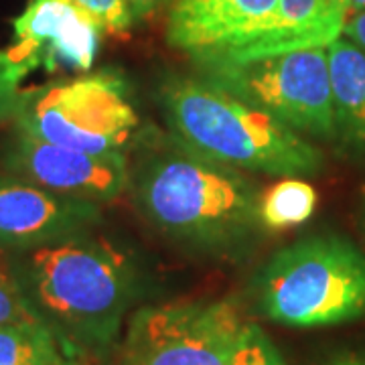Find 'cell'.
Segmentation results:
<instances>
[{
  "label": "cell",
  "mask_w": 365,
  "mask_h": 365,
  "mask_svg": "<svg viewBox=\"0 0 365 365\" xmlns=\"http://www.w3.org/2000/svg\"><path fill=\"white\" fill-rule=\"evenodd\" d=\"M343 37L355 43L359 49L365 51V11L349 14L345 29H343Z\"/></svg>",
  "instance_id": "44dd1931"
},
{
  "label": "cell",
  "mask_w": 365,
  "mask_h": 365,
  "mask_svg": "<svg viewBox=\"0 0 365 365\" xmlns=\"http://www.w3.org/2000/svg\"><path fill=\"white\" fill-rule=\"evenodd\" d=\"M128 185L148 223L185 248L230 254L264 227L256 185L175 136L140 157Z\"/></svg>",
  "instance_id": "6da1fadb"
},
{
  "label": "cell",
  "mask_w": 365,
  "mask_h": 365,
  "mask_svg": "<svg viewBox=\"0 0 365 365\" xmlns=\"http://www.w3.org/2000/svg\"><path fill=\"white\" fill-rule=\"evenodd\" d=\"M278 0H170L167 39L197 63L242 51L270 29Z\"/></svg>",
  "instance_id": "30bf717a"
},
{
  "label": "cell",
  "mask_w": 365,
  "mask_h": 365,
  "mask_svg": "<svg viewBox=\"0 0 365 365\" xmlns=\"http://www.w3.org/2000/svg\"><path fill=\"white\" fill-rule=\"evenodd\" d=\"M232 365H287L270 337L254 323H246Z\"/></svg>",
  "instance_id": "ac0fdd59"
},
{
  "label": "cell",
  "mask_w": 365,
  "mask_h": 365,
  "mask_svg": "<svg viewBox=\"0 0 365 365\" xmlns=\"http://www.w3.org/2000/svg\"><path fill=\"white\" fill-rule=\"evenodd\" d=\"M11 120L14 130L37 140L96 155L122 153L140 122L124 79L112 71L21 91Z\"/></svg>",
  "instance_id": "5b68a950"
},
{
  "label": "cell",
  "mask_w": 365,
  "mask_h": 365,
  "mask_svg": "<svg viewBox=\"0 0 365 365\" xmlns=\"http://www.w3.org/2000/svg\"><path fill=\"white\" fill-rule=\"evenodd\" d=\"M61 353L45 323L0 325V365H47Z\"/></svg>",
  "instance_id": "9a60e30c"
},
{
  "label": "cell",
  "mask_w": 365,
  "mask_h": 365,
  "mask_svg": "<svg viewBox=\"0 0 365 365\" xmlns=\"http://www.w3.org/2000/svg\"><path fill=\"white\" fill-rule=\"evenodd\" d=\"M337 138L365 150V51L341 37L327 47Z\"/></svg>",
  "instance_id": "4fadbf2b"
},
{
  "label": "cell",
  "mask_w": 365,
  "mask_h": 365,
  "mask_svg": "<svg viewBox=\"0 0 365 365\" xmlns=\"http://www.w3.org/2000/svg\"><path fill=\"white\" fill-rule=\"evenodd\" d=\"M364 225H365V191H364Z\"/></svg>",
  "instance_id": "d4e9b609"
},
{
  "label": "cell",
  "mask_w": 365,
  "mask_h": 365,
  "mask_svg": "<svg viewBox=\"0 0 365 365\" xmlns=\"http://www.w3.org/2000/svg\"><path fill=\"white\" fill-rule=\"evenodd\" d=\"M234 302H167L132 314L120 365H232L244 333Z\"/></svg>",
  "instance_id": "52a82bcc"
},
{
  "label": "cell",
  "mask_w": 365,
  "mask_h": 365,
  "mask_svg": "<svg viewBox=\"0 0 365 365\" xmlns=\"http://www.w3.org/2000/svg\"><path fill=\"white\" fill-rule=\"evenodd\" d=\"M158 102L170 136L230 169L284 179L317 175L323 167V153L307 136L203 73L167 78Z\"/></svg>",
  "instance_id": "3957f363"
},
{
  "label": "cell",
  "mask_w": 365,
  "mask_h": 365,
  "mask_svg": "<svg viewBox=\"0 0 365 365\" xmlns=\"http://www.w3.org/2000/svg\"><path fill=\"white\" fill-rule=\"evenodd\" d=\"M201 73L302 136L337 138L327 47L250 61L199 63Z\"/></svg>",
  "instance_id": "8992f818"
},
{
  "label": "cell",
  "mask_w": 365,
  "mask_h": 365,
  "mask_svg": "<svg viewBox=\"0 0 365 365\" xmlns=\"http://www.w3.org/2000/svg\"><path fill=\"white\" fill-rule=\"evenodd\" d=\"M14 43L9 49L19 63L49 73L73 69L88 73L100 51L102 31L69 0H31L13 21Z\"/></svg>",
  "instance_id": "8fae6325"
},
{
  "label": "cell",
  "mask_w": 365,
  "mask_h": 365,
  "mask_svg": "<svg viewBox=\"0 0 365 365\" xmlns=\"http://www.w3.org/2000/svg\"><path fill=\"white\" fill-rule=\"evenodd\" d=\"M19 323H43V321L26 300L9 260L0 256V325H19Z\"/></svg>",
  "instance_id": "2e32d148"
},
{
  "label": "cell",
  "mask_w": 365,
  "mask_h": 365,
  "mask_svg": "<svg viewBox=\"0 0 365 365\" xmlns=\"http://www.w3.org/2000/svg\"><path fill=\"white\" fill-rule=\"evenodd\" d=\"M106 35H120L132 26L124 0H69Z\"/></svg>",
  "instance_id": "e0dca14e"
},
{
  "label": "cell",
  "mask_w": 365,
  "mask_h": 365,
  "mask_svg": "<svg viewBox=\"0 0 365 365\" xmlns=\"http://www.w3.org/2000/svg\"><path fill=\"white\" fill-rule=\"evenodd\" d=\"M102 222L100 203L59 195L0 173V250L25 252L90 234Z\"/></svg>",
  "instance_id": "9c48e42d"
},
{
  "label": "cell",
  "mask_w": 365,
  "mask_h": 365,
  "mask_svg": "<svg viewBox=\"0 0 365 365\" xmlns=\"http://www.w3.org/2000/svg\"><path fill=\"white\" fill-rule=\"evenodd\" d=\"M47 365H69L66 361V359H63V357H61V355H59V357H57V359H53L51 364H47Z\"/></svg>",
  "instance_id": "cb8c5ba5"
},
{
  "label": "cell",
  "mask_w": 365,
  "mask_h": 365,
  "mask_svg": "<svg viewBox=\"0 0 365 365\" xmlns=\"http://www.w3.org/2000/svg\"><path fill=\"white\" fill-rule=\"evenodd\" d=\"M347 19L349 11L345 0H278L272 25L260 39L230 57L211 61H250L268 55L329 47L343 37Z\"/></svg>",
  "instance_id": "7c38bea8"
},
{
  "label": "cell",
  "mask_w": 365,
  "mask_h": 365,
  "mask_svg": "<svg viewBox=\"0 0 365 365\" xmlns=\"http://www.w3.org/2000/svg\"><path fill=\"white\" fill-rule=\"evenodd\" d=\"M256 300L266 319L284 327L357 321L365 317V256L335 235L300 240L266 262Z\"/></svg>",
  "instance_id": "277c9868"
},
{
  "label": "cell",
  "mask_w": 365,
  "mask_h": 365,
  "mask_svg": "<svg viewBox=\"0 0 365 365\" xmlns=\"http://www.w3.org/2000/svg\"><path fill=\"white\" fill-rule=\"evenodd\" d=\"M124 2H126V9H128L132 25H134V23H138V21L150 19V16L157 14L163 6H169L170 0H124Z\"/></svg>",
  "instance_id": "ffe728a7"
},
{
  "label": "cell",
  "mask_w": 365,
  "mask_h": 365,
  "mask_svg": "<svg viewBox=\"0 0 365 365\" xmlns=\"http://www.w3.org/2000/svg\"><path fill=\"white\" fill-rule=\"evenodd\" d=\"M317 207V191L300 177H284L260 197V222L268 230L304 223Z\"/></svg>",
  "instance_id": "5bb4252c"
},
{
  "label": "cell",
  "mask_w": 365,
  "mask_h": 365,
  "mask_svg": "<svg viewBox=\"0 0 365 365\" xmlns=\"http://www.w3.org/2000/svg\"><path fill=\"white\" fill-rule=\"evenodd\" d=\"M0 163L6 173L59 195L93 203L116 199L130 182L124 153L96 155L43 143L14 130L2 146Z\"/></svg>",
  "instance_id": "ba28073f"
},
{
  "label": "cell",
  "mask_w": 365,
  "mask_h": 365,
  "mask_svg": "<svg viewBox=\"0 0 365 365\" xmlns=\"http://www.w3.org/2000/svg\"><path fill=\"white\" fill-rule=\"evenodd\" d=\"M41 321L93 351L108 349L128 313L136 276L124 252L90 234L9 258Z\"/></svg>",
  "instance_id": "7a4b0ae2"
},
{
  "label": "cell",
  "mask_w": 365,
  "mask_h": 365,
  "mask_svg": "<svg viewBox=\"0 0 365 365\" xmlns=\"http://www.w3.org/2000/svg\"><path fill=\"white\" fill-rule=\"evenodd\" d=\"M345 4H347V11H349V14L365 11V0H345Z\"/></svg>",
  "instance_id": "603a6c76"
},
{
  "label": "cell",
  "mask_w": 365,
  "mask_h": 365,
  "mask_svg": "<svg viewBox=\"0 0 365 365\" xmlns=\"http://www.w3.org/2000/svg\"><path fill=\"white\" fill-rule=\"evenodd\" d=\"M325 365H365V353L347 351L331 357Z\"/></svg>",
  "instance_id": "7402d4cb"
},
{
  "label": "cell",
  "mask_w": 365,
  "mask_h": 365,
  "mask_svg": "<svg viewBox=\"0 0 365 365\" xmlns=\"http://www.w3.org/2000/svg\"><path fill=\"white\" fill-rule=\"evenodd\" d=\"M31 71L14 59L11 51H0V122L13 116L16 100L21 96V81Z\"/></svg>",
  "instance_id": "d6986e66"
}]
</instances>
